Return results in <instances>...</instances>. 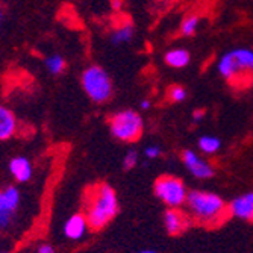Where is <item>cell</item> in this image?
Here are the masks:
<instances>
[{
    "label": "cell",
    "mask_w": 253,
    "mask_h": 253,
    "mask_svg": "<svg viewBox=\"0 0 253 253\" xmlns=\"http://www.w3.org/2000/svg\"><path fill=\"white\" fill-rule=\"evenodd\" d=\"M0 253H8V252H0Z\"/></svg>",
    "instance_id": "83f0119b"
},
{
    "label": "cell",
    "mask_w": 253,
    "mask_h": 253,
    "mask_svg": "<svg viewBox=\"0 0 253 253\" xmlns=\"http://www.w3.org/2000/svg\"><path fill=\"white\" fill-rule=\"evenodd\" d=\"M122 6H123V0H112V8L116 11L122 9Z\"/></svg>",
    "instance_id": "cb8c5ba5"
},
{
    "label": "cell",
    "mask_w": 253,
    "mask_h": 253,
    "mask_svg": "<svg viewBox=\"0 0 253 253\" xmlns=\"http://www.w3.org/2000/svg\"><path fill=\"white\" fill-rule=\"evenodd\" d=\"M182 161L185 167L191 171L193 176H196L197 179H210L214 174V169L212 166L208 163V161L202 159L194 150H183L182 152Z\"/></svg>",
    "instance_id": "9c48e42d"
},
{
    "label": "cell",
    "mask_w": 253,
    "mask_h": 253,
    "mask_svg": "<svg viewBox=\"0 0 253 253\" xmlns=\"http://www.w3.org/2000/svg\"><path fill=\"white\" fill-rule=\"evenodd\" d=\"M199 26H200V17L197 14H191V15H188L185 20L182 21L180 34L183 37H193V35H196Z\"/></svg>",
    "instance_id": "2e32d148"
},
{
    "label": "cell",
    "mask_w": 253,
    "mask_h": 253,
    "mask_svg": "<svg viewBox=\"0 0 253 253\" xmlns=\"http://www.w3.org/2000/svg\"><path fill=\"white\" fill-rule=\"evenodd\" d=\"M229 211H231V215L237 218L253 223V191L234 199L229 205Z\"/></svg>",
    "instance_id": "30bf717a"
},
{
    "label": "cell",
    "mask_w": 253,
    "mask_h": 253,
    "mask_svg": "<svg viewBox=\"0 0 253 253\" xmlns=\"http://www.w3.org/2000/svg\"><path fill=\"white\" fill-rule=\"evenodd\" d=\"M218 73L234 86L253 84V50L235 49L224 53L218 61Z\"/></svg>",
    "instance_id": "3957f363"
},
{
    "label": "cell",
    "mask_w": 253,
    "mask_h": 253,
    "mask_svg": "<svg viewBox=\"0 0 253 253\" xmlns=\"http://www.w3.org/2000/svg\"><path fill=\"white\" fill-rule=\"evenodd\" d=\"M133 35H135V28L130 21H126L123 23L122 26H119L116 31H114L109 37L111 42L114 45H120V44H126L129 41L133 40Z\"/></svg>",
    "instance_id": "9a60e30c"
},
{
    "label": "cell",
    "mask_w": 253,
    "mask_h": 253,
    "mask_svg": "<svg viewBox=\"0 0 253 253\" xmlns=\"http://www.w3.org/2000/svg\"><path fill=\"white\" fill-rule=\"evenodd\" d=\"M136 164H138V153H136V150H129V152L126 153V156H125V159H123V166H125V169L130 170V169H133Z\"/></svg>",
    "instance_id": "ffe728a7"
},
{
    "label": "cell",
    "mask_w": 253,
    "mask_h": 253,
    "mask_svg": "<svg viewBox=\"0 0 253 253\" xmlns=\"http://www.w3.org/2000/svg\"><path fill=\"white\" fill-rule=\"evenodd\" d=\"M193 218L180 208H169L164 214V226L169 235H180L191 226Z\"/></svg>",
    "instance_id": "ba28073f"
},
{
    "label": "cell",
    "mask_w": 253,
    "mask_h": 253,
    "mask_svg": "<svg viewBox=\"0 0 253 253\" xmlns=\"http://www.w3.org/2000/svg\"><path fill=\"white\" fill-rule=\"evenodd\" d=\"M220 146H221V141L217 136H212V135H205L199 140V149L203 153H208V155L215 153L220 149Z\"/></svg>",
    "instance_id": "e0dca14e"
},
{
    "label": "cell",
    "mask_w": 253,
    "mask_h": 253,
    "mask_svg": "<svg viewBox=\"0 0 253 253\" xmlns=\"http://www.w3.org/2000/svg\"><path fill=\"white\" fill-rule=\"evenodd\" d=\"M143 119L138 112L132 109H125L109 119V129L114 138L125 143H133L143 133Z\"/></svg>",
    "instance_id": "5b68a950"
},
{
    "label": "cell",
    "mask_w": 253,
    "mask_h": 253,
    "mask_svg": "<svg viewBox=\"0 0 253 253\" xmlns=\"http://www.w3.org/2000/svg\"><path fill=\"white\" fill-rule=\"evenodd\" d=\"M2 18H3V14H2V9H0V25H2Z\"/></svg>",
    "instance_id": "4316f807"
},
{
    "label": "cell",
    "mask_w": 253,
    "mask_h": 253,
    "mask_svg": "<svg viewBox=\"0 0 253 253\" xmlns=\"http://www.w3.org/2000/svg\"><path fill=\"white\" fill-rule=\"evenodd\" d=\"M17 130V120L14 114L0 105V140H9Z\"/></svg>",
    "instance_id": "4fadbf2b"
},
{
    "label": "cell",
    "mask_w": 253,
    "mask_h": 253,
    "mask_svg": "<svg viewBox=\"0 0 253 253\" xmlns=\"http://www.w3.org/2000/svg\"><path fill=\"white\" fill-rule=\"evenodd\" d=\"M21 205V193L17 187L0 190V231L11 227Z\"/></svg>",
    "instance_id": "52a82bcc"
},
{
    "label": "cell",
    "mask_w": 253,
    "mask_h": 253,
    "mask_svg": "<svg viewBox=\"0 0 253 253\" xmlns=\"http://www.w3.org/2000/svg\"><path fill=\"white\" fill-rule=\"evenodd\" d=\"M85 217L93 231L103 229L119 212L117 194L108 183H96L85 191L84 196Z\"/></svg>",
    "instance_id": "6da1fadb"
},
{
    "label": "cell",
    "mask_w": 253,
    "mask_h": 253,
    "mask_svg": "<svg viewBox=\"0 0 253 253\" xmlns=\"http://www.w3.org/2000/svg\"><path fill=\"white\" fill-rule=\"evenodd\" d=\"M136 253H156L153 250H141V252H136Z\"/></svg>",
    "instance_id": "484cf974"
},
{
    "label": "cell",
    "mask_w": 253,
    "mask_h": 253,
    "mask_svg": "<svg viewBox=\"0 0 253 253\" xmlns=\"http://www.w3.org/2000/svg\"><path fill=\"white\" fill-rule=\"evenodd\" d=\"M45 67L52 75H61L65 70V61L59 55H52L45 61Z\"/></svg>",
    "instance_id": "ac0fdd59"
},
{
    "label": "cell",
    "mask_w": 253,
    "mask_h": 253,
    "mask_svg": "<svg viewBox=\"0 0 253 253\" xmlns=\"http://www.w3.org/2000/svg\"><path fill=\"white\" fill-rule=\"evenodd\" d=\"M88 221H86V217L85 214H75L68 218L64 224V235L68 238V240H81L86 229H88Z\"/></svg>",
    "instance_id": "8fae6325"
},
{
    "label": "cell",
    "mask_w": 253,
    "mask_h": 253,
    "mask_svg": "<svg viewBox=\"0 0 253 253\" xmlns=\"http://www.w3.org/2000/svg\"><path fill=\"white\" fill-rule=\"evenodd\" d=\"M140 106H141V109H149L150 106H152V103H150V100H147V99H144L141 103H140Z\"/></svg>",
    "instance_id": "d4e9b609"
},
{
    "label": "cell",
    "mask_w": 253,
    "mask_h": 253,
    "mask_svg": "<svg viewBox=\"0 0 253 253\" xmlns=\"http://www.w3.org/2000/svg\"><path fill=\"white\" fill-rule=\"evenodd\" d=\"M188 97V91L187 88H183L182 85H173L170 86L169 89V99L174 103H179V102H183Z\"/></svg>",
    "instance_id": "d6986e66"
},
{
    "label": "cell",
    "mask_w": 253,
    "mask_h": 253,
    "mask_svg": "<svg viewBox=\"0 0 253 253\" xmlns=\"http://www.w3.org/2000/svg\"><path fill=\"white\" fill-rule=\"evenodd\" d=\"M9 171L17 182L25 183L29 182L32 177V164L25 156H15L9 163Z\"/></svg>",
    "instance_id": "7c38bea8"
},
{
    "label": "cell",
    "mask_w": 253,
    "mask_h": 253,
    "mask_svg": "<svg viewBox=\"0 0 253 253\" xmlns=\"http://www.w3.org/2000/svg\"><path fill=\"white\" fill-rule=\"evenodd\" d=\"M205 114H206L205 109H196V111L193 112V120H194V122H200V120L205 117Z\"/></svg>",
    "instance_id": "603a6c76"
},
{
    "label": "cell",
    "mask_w": 253,
    "mask_h": 253,
    "mask_svg": "<svg viewBox=\"0 0 253 253\" xmlns=\"http://www.w3.org/2000/svg\"><path fill=\"white\" fill-rule=\"evenodd\" d=\"M185 206L193 221L205 227H217L223 224L231 214L224 200L208 191H190Z\"/></svg>",
    "instance_id": "7a4b0ae2"
},
{
    "label": "cell",
    "mask_w": 253,
    "mask_h": 253,
    "mask_svg": "<svg viewBox=\"0 0 253 253\" xmlns=\"http://www.w3.org/2000/svg\"><path fill=\"white\" fill-rule=\"evenodd\" d=\"M164 61L169 67L173 68H183L187 67L191 61V55L187 49L183 47H174L171 50H169L164 56Z\"/></svg>",
    "instance_id": "5bb4252c"
},
{
    "label": "cell",
    "mask_w": 253,
    "mask_h": 253,
    "mask_svg": "<svg viewBox=\"0 0 253 253\" xmlns=\"http://www.w3.org/2000/svg\"><path fill=\"white\" fill-rule=\"evenodd\" d=\"M153 190L156 197L163 203H166L169 208H180L187 202L188 191L179 177L169 174L161 176L155 180Z\"/></svg>",
    "instance_id": "8992f818"
},
{
    "label": "cell",
    "mask_w": 253,
    "mask_h": 253,
    "mask_svg": "<svg viewBox=\"0 0 253 253\" xmlns=\"http://www.w3.org/2000/svg\"><path fill=\"white\" fill-rule=\"evenodd\" d=\"M37 253H55V249L50 244H41L37 249Z\"/></svg>",
    "instance_id": "7402d4cb"
},
{
    "label": "cell",
    "mask_w": 253,
    "mask_h": 253,
    "mask_svg": "<svg viewBox=\"0 0 253 253\" xmlns=\"http://www.w3.org/2000/svg\"><path fill=\"white\" fill-rule=\"evenodd\" d=\"M144 153H146V156H147L149 159H155V158H159V156H161L163 150L159 149V146H149V147L144 150Z\"/></svg>",
    "instance_id": "44dd1931"
},
{
    "label": "cell",
    "mask_w": 253,
    "mask_h": 253,
    "mask_svg": "<svg viewBox=\"0 0 253 253\" xmlns=\"http://www.w3.org/2000/svg\"><path fill=\"white\" fill-rule=\"evenodd\" d=\"M81 81H82L84 91L93 102L105 103L111 99L112 82H111L109 75L100 65H91L85 68Z\"/></svg>",
    "instance_id": "277c9868"
}]
</instances>
